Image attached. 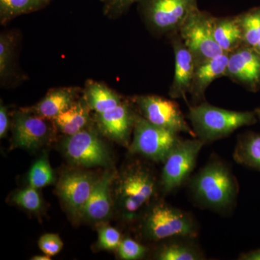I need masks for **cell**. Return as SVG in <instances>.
Returning <instances> with one entry per match:
<instances>
[{"label": "cell", "instance_id": "obj_27", "mask_svg": "<svg viewBox=\"0 0 260 260\" xmlns=\"http://www.w3.org/2000/svg\"><path fill=\"white\" fill-rule=\"evenodd\" d=\"M27 179L29 186L37 189L54 184L55 176L47 155H43L32 164Z\"/></svg>", "mask_w": 260, "mask_h": 260}, {"label": "cell", "instance_id": "obj_24", "mask_svg": "<svg viewBox=\"0 0 260 260\" xmlns=\"http://www.w3.org/2000/svg\"><path fill=\"white\" fill-rule=\"evenodd\" d=\"M233 157L238 164L260 171V134L249 133L240 135Z\"/></svg>", "mask_w": 260, "mask_h": 260}, {"label": "cell", "instance_id": "obj_23", "mask_svg": "<svg viewBox=\"0 0 260 260\" xmlns=\"http://www.w3.org/2000/svg\"><path fill=\"white\" fill-rule=\"evenodd\" d=\"M17 37L15 32L4 31L0 34V82L9 85L18 79L16 67Z\"/></svg>", "mask_w": 260, "mask_h": 260}, {"label": "cell", "instance_id": "obj_13", "mask_svg": "<svg viewBox=\"0 0 260 260\" xmlns=\"http://www.w3.org/2000/svg\"><path fill=\"white\" fill-rule=\"evenodd\" d=\"M137 112L128 101L112 110L95 114L98 129L104 136L124 146L129 147L130 136L133 133Z\"/></svg>", "mask_w": 260, "mask_h": 260}, {"label": "cell", "instance_id": "obj_36", "mask_svg": "<svg viewBox=\"0 0 260 260\" xmlns=\"http://www.w3.org/2000/svg\"><path fill=\"white\" fill-rule=\"evenodd\" d=\"M254 112H255L256 117L259 118L260 120V108H259V109H256Z\"/></svg>", "mask_w": 260, "mask_h": 260}, {"label": "cell", "instance_id": "obj_3", "mask_svg": "<svg viewBox=\"0 0 260 260\" xmlns=\"http://www.w3.org/2000/svg\"><path fill=\"white\" fill-rule=\"evenodd\" d=\"M188 119L196 138L205 144L232 135L242 126L256 121L255 112L228 110L206 102L189 106Z\"/></svg>", "mask_w": 260, "mask_h": 260}, {"label": "cell", "instance_id": "obj_30", "mask_svg": "<svg viewBox=\"0 0 260 260\" xmlns=\"http://www.w3.org/2000/svg\"><path fill=\"white\" fill-rule=\"evenodd\" d=\"M98 231V246L104 250H116L122 239L119 231L109 225H101Z\"/></svg>", "mask_w": 260, "mask_h": 260}, {"label": "cell", "instance_id": "obj_6", "mask_svg": "<svg viewBox=\"0 0 260 260\" xmlns=\"http://www.w3.org/2000/svg\"><path fill=\"white\" fill-rule=\"evenodd\" d=\"M214 18L210 13L197 8L178 31L193 56L195 66L224 53L214 37Z\"/></svg>", "mask_w": 260, "mask_h": 260}, {"label": "cell", "instance_id": "obj_29", "mask_svg": "<svg viewBox=\"0 0 260 260\" xmlns=\"http://www.w3.org/2000/svg\"><path fill=\"white\" fill-rule=\"evenodd\" d=\"M116 251L119 257L124 260L142 259L148 253V249L145 246L131 238L121 239Z\"/></svg>", "mask_w": 260, "mask_h": 260}, {"label": "cell", "instance_id": "obj_9", "mask_svg": "<svg viewBox=\"0 0 260 260\" xmlns=\"http://www.w3.org/2000/svg\"><path fill=\"white\" fill-rule=\"evenodd\" d=\"M131 102L140 115L155 125L179 133H186L197 138L179 104L174 101L155 95H135Z\"/></svg>", "mask_w": 260, "mask_h": 260}, {"label": "cell", "instance_id": "obj_28", "mask_svg": "<svg viewBox=\"0 0 260 260\" xmlns=\"http://www.w3.org/2000/svg\"><path fill=\"white\" fill-rule=\"evenodd\" d=\"M12 200L15 204L31 213H38L43 207L42 197L38 189L31 186L15 191Z\"/></svg>", "mask_w": 260, "mask_h": 260}, {"label": "cell", "instance_id": "obj_8", "mask_svg": "<svg viewBox=\"0 0 260 260\" xmlns=\"http://www.w3.org/2000/svg\"><path fill=\"white\" fill-rule=\"evenodd\" d=\"M205 143L198 138L181 139L164 162L160 187L164 194L179 189L189 180Z\"/></svg>", "mask_w": 260, "mask_h": 260}, {"label": "cell", "instance_id": "obj_35", "mask_svg": "<svg viewBox=\"0 0 260 260\" xmlns=\"http://www.w3.org/2000/svg\"><path fill=\"white\" fill-rule=\"evenodd\" d=\"M32 260H50L51 256L47 255V254H43V255H37L32 256Z\"/></svg>", "mask_w": 260, "mask_h": 260}, {"label": "cell", "instance_id": "obj_20", "mask_svg": "<svg viewBox=\"0 0 260 260\" xmlns=\"http://www.w3.org/2000/svg\"><path fill=\"white\" fill-rule=\"evenodd\" d=\"M90 111L83 95L52 121L56 130L65 136H70L90 126Z\"/></svg>", "mask_w": 260, "mask_h": 260}, {"label": "cell", "instance_id": "obj_37", "mask_svg": "<svg viewBox=\"0 0 260 260\" xmlns=\"http://www.w3.org/2000/svg\"><path fill=\"white\" fill-rule=\"evenodd\" d=\"M254 49H255L256 51H259V52L260 53V41L258 43L257 45H256V47H254Z\"/></svg>", "mask_w": 260, "mask_h": 260}, {"label": "cell", "instance_id": "obj_4", "mask_svg": "<svg viewBox=\"0 0 260 260\" xmlns=\"http://www.w3.org/2000/svg\"><path fill=\"white\" fill-rule=\"evenodd\" d=\"M141 229L145 238L161 242L177 237H196L198 228L191 214L164 202H155L142 217Z\"/></svg>", "mask_w": 260, "mask_h": 260}, {"label": "cell", "instance_id": "obj_15", "mask_svg": "<svg viewBox=\"0 0 260 260\" xmlns=\"http://www.w3.org/2000/svg\"><path fill=\"white\" fill-rule=\"evenodd\" d=\"M171 36L174 53V75L169 94L173 99H184L189 93L195 64L190 51L186 48L179 32Z\"/></svg>", "mask_w": 260, "mask_h": 260}, {"label": "cell", "instance_id": "obj_16", "mask_svg": "<svg viewBox=\"0 0 260 260\" xmlns=\"http://www.w3.org/2000/svg\"><path fill=\"white\" fill-rule=\"evenodd\" d=\"M116 179L115 171L111 169H107L97 178L81 218L90 222H100L110 216L113 205L112 186Z\"/></svg>", "mask_w": 260, "mask_h": 260}, {"label": "cell", "instance_id": "obj_1", "mask_svg": "<svg viewBox=\"0 0 260 260\" xmlns=\"http://www.w3.org/2000/svg\"><path fill=\"white\" fill-rule=\"evenodd\" d=\"M189 191L200 207L223 213L235 205L239 184L232 169L216 157L191 178Z\"/></svg>", "mask_w": 260, "mask_h": 260}, {"label": "cell", "instance_id": "obj_14", "mask_svg": "<svg viewBox=\"0 0 260 260\" xmlns=\"http://www.w3.org/2000/svg\"><path fill=\"white\" fill-rule=\"evenodd\" d=\"M255 92L260 89V53L254 48L242 46L229 54L225 76Z\"/></svg>", "mask_w": 260, "mask_h": 260}, {"label": "cell", "instance_id": "obj_5", "mask_svg": "<svg viewBox=\"0 0 260 260\" xmlns=\"http://www.w3.org/2000/svg\"><path fill=\"white\" fill-rule=\"evenodd\" d=\"M198 0H140L138 9L147 26L157 35L179 31Z\"/></svg>", "mask_w": 260, "mask_h": 260}, {"label": "cell", "instance_id": "obj_12", "mask_svg": "<svg viewBox=\"0 0 260 260\" xmlns=\"http://www.w3.org/2000/svg\"><path fill=\"white\" fill-rule=\"evenodd\" d=\"M96 179L82 171L67 172L59 179L56 192L73 218H82Z\"/></svg>", "mask_w": 260, "mask_h": 260}, {"label": "cell", "instance_id": "obj_7", "mask_svg": "<svg viewBox=\"0 0 260 260\" xmlns=\"http://www.w3.org/2000/svg\"><path fill=\"white\" fill-rule=\"evenodd\" d=\"M181 140L179 133L155 125L137 112L129 152L154 162H164Z\"/></svg>", "mask_w": 260, "mask_h": 260}, {"label": "cell", "instance_id": "obj_33", "mask_svg": "<svg viewBox=\"0 0 260 260\" xmlns=\"http://www.w3.org/2000/svg\"><path fill=\"white\" fill-rule=\"evenodd\" d=\"M10 125V116L8 109L1 103V106H0V138H4L6 136Z\"/></svg>", "mask_w": 260, "mask_h": 260}, {"label": "cell", "instance_id": "obj_19", "mask_svg": "<svg viewBox=\"0 0 260 260\" xmlns=\"http://www.w3.org/2000/svg\"><path fill=\"white\" fill-rule=\"evenodd\" d=\"M196 237H177L164 240L155 253L159 260H203V251L195 242Z\"/></svg>", "mask_w": 260, "mask_h": 260}, {"label": "cell", "instance_id": "obj_25", "mask_svg": "<svg viewBox=\"0 0 260 260\" xmlns=\"http://www.w3.org/2000/svg\"><path fill=\"white\" fill-rule=\"evenodd\" d=\"M51 0H0V23H8L12 20L28 13L44 9Z\"/></svg>", "mask_w": 260, "mask_h": 260}, {"label": "cell", "instance_id": "obj_18", "mask_svg": "<svg viewBox=\"0 0 260 260\" xmlns=\"http://www.w3.org/2000/svg\"><path fill=\"white\" fill-rule=\"evenodd\" d=\"M81 93L82 89L79 87L52 88L35 105L24 108L42 117L53 120L76 102Z\"/></svg>", "mask_w": 260, "mask_h": 260}, {"label": "cell", "instance_id": "obj_32", "mask_svg": "<svg viewBox=\"0 0 260 260\" xmlns=\"http://www.w3.org/2000/svg\"><path fill=\"white\" fill-rule=\"evenodd\" d=\"M38 244L44 254L49 256L59 254L64 246L61 238L56 234H44L39 239Z\"/></svg>", "mask_w": 260, "mask_h": 260}, {"label": "cell", "instance_id": "obj_17", "mask_svg": "<svg viewBox=\"0 0 260 260\" xmlns=\"http://www.w3.org/2000/svg\"><path fill=\"white\" fill-rule=\"evenodd\" d=\"M229 54V53H223L210 60L195 66L189 93L191 95L193 105L204 102L205 92L210 84L220 77L225 76Z\"/></svg>", "mask_w": 260, "mask_h": 260}, {"label": "cell", "instance_id": "obj_11", "mask_svg": "<svg viewBox=\"0 0 260 260\" xmlns=\"http://www.w3.org/2000/svg\"><path fill=\"white\" fill-rule=\"evenodd\" d=\"M62 150L68 160L78 167H108L111 162L107 145L90 126L76 134L66 136Z\"/></svg>", "mask_w": 260, "mask_h": 260}, {"label": "cell", "instance_id": "obj_21", "mask_svg": "<svg viewBox=\"0 0 260 260\" xmlns=\"http://www.w3.org/2000/svg\"><path fill=\"white\" fill-rule=\"evenodd\" d=\"M214 37L224 53H232L243 45L244 36L239 16L215 17Z\"/></svg>", "mask_w": 260, "mask_h": 260}, {"label": "cell", "instance_id": "obj_22", "mask_svg": "<svg viewBox=\"0 0 260 260\" xmlns=\"http://www.w3.org/2000/svg\"><path fill=\"white\" fill-rule=\"evenodd\" d=\"M83 97L95 114L107 112L119 106L123 99L106 84L88 80L85 83Z\"/></svg>", "mask_w": 260, "mask_h": 260}, {"label": "cell", "instance_id": "obj_2", "mask_svg": "<svg viewBox=\"0 0 260 260\" xmlns=\"http://www.w3.org/2000/svg\"><path fill=\"white\" fill-rule=\"evenodd\" d=\"M158 188L156 178L148 168L139 162L129 166L119 177L116 190L124 218L128 221L141 218L153 203Z\"/></svg>", "mask_w": 260, "mask_h": 260}, {"label": "cell", "instance_id": "obj_10", "mask_svg": "<svg viewBox=\"0 0 260 260\" xmlns=\"http://www.w3.org/2000/svg\"><path fill=\"white\" fill-rule=\"evenodd\" d=\"M13 148L35 151L52 140L56 130L52 120L45 119L25 108L13 114L11 121Z\"/></svg>", "mask_w": 260, "mask_h": 260}, {"label": "cell", "instance_id": "obj_34", "mask_svg": "<svg viewBox=\"0 0 260 260\" xmlns=\"http://www.w3.org/2000/svg\"><path fill=\"white\" fill-rule=\"evenodd\" d=\"M238 259L240 260H260V249L243 253Z\"/></svg>", "mask_w": 260, "mask_h": 260}, {"label": "cell", "instance_id": "obj_26", "mask_svg": "<svg viewBox=\"0 0 260 260\" xmlns=\"http://www.w3.org/2000/svg\"><path fill=\"white\" fill-rule=\"evenodd\" d=\"M243 30V46L254 48L260 41V7L238 15Z\"/></svg>", "mask_w": 260, "mask_h": 260}, {"label": "cell", "instance_id": "obj_31", "mask_svg": "<svg viewBox=\"0 0 260 260\" xmlns=\"http://www.w3.org/2000/svg\"><path fill=\"white\" fill-rule=\"evenodd\" d=\"M103 13L107 18L116 19L125 14L133 5L140 0H100Z\"/></svg>", "mask_w": 260, "mask_h": 260}]
</instances>
